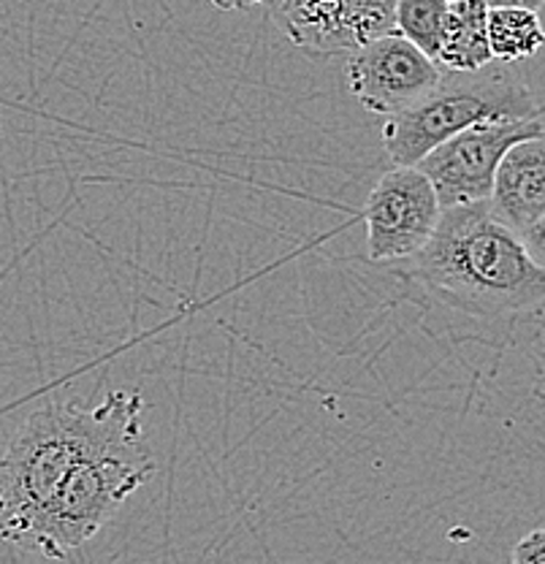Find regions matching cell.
<instances>
[{"label": "cell", "mask_w": 545, "mask_h": 564, "mask_svg": "<svg viewBox=\"0 0 545 564\" xmlns=\"http://www.w3.org/2000/svg\"><path fill=\"white\" fill-rule=\"evenodd\" d=\"M413 272L435 302L480 323L510 326L545 302V269L489 202L443 209Z\"/></svg>", "instance_id": "6da1fadb"}, {"label": "cell", "mask_w": 545, "mask_h": 564, "mask_svg": "<svg viewBox=\"0 0 545 564\" xmlns=\"http://www.w3.org/2000/svg\"><path fill=\"white\" fill-rule=\"evenodd\" d=\"M142 415L137 391H111L98 408L52 402L28 415L0 456V540L22 549L74 464Z\"/></svg>", "instance_id": "7a4b0ae2"}, {"label": "cell", "mask_w": 545, "mask_h": 564, "mask_svg": "<svg viewBox=\"0 0 545 564\" xmlns=\"http://www.w3.org/2000/svg\"><path fill=\"white\" fill-rule=\"evenodd\" d=\"M152 473L155 462L144 445L142 419L128 421L74 464L22 549L46 560H66L115 519Z\"/></svg>", "instance_id": "3957f363"}, {"label": "cell", "mask_w": 545, "mask_h": 564, "mask_svg": "<svg viewBox=\"0 0 545 564\" xmlns=\"http://www.w3.org/2000/svg\"><path fill=\"white\" fill-rule=\"evenodd\" d=\"M537 111L530 87L505 70L456 74L443 68V79L424 101L385 120L383 147L394 166H418L435 147L467 128L537 120Z\"/></svg>", "instance_id": "277c9868"}, {"label": "cell", "mask_w": 545, "mask_h": 564, "mask_svg": "<svg viewBox=\"0 0 545 564\" xmlns=\"http://www.w3.org/2000/svg\"><path fill=\"white\" fill-rule=\"evenodd\" d=\"M537 137H545L541 120L475 126L435 147L415 169L435 187L439 209L489 202L505 152L519 141Z\"/></svg>", "instance_id": "5b68a950"}, {"label": "cell", "mask_w": 545, "mask_h": 564, "mask_svg": "<svg viewBox=\"0 0 545 564\" xmlns=\"http://www.w3.org/2000/svg\"><path fill=\"white\" fill-rule=\"evenodd\" d=\"M443 209L424 174L415 166H394L374 182L363 204L369 261H404L424 250Z\"/></svg>", "instance_id": "8992f818"}, {"label": "cell", "mask_w": 545, "mask_h": 564, "mask_svg": "<svg viewBox=\"0 0 545 564\" xmlns=\"http://www.w3.org/2000/svg\"><path fill=\"white\" fill-rule=\"evenodd\" d=\"M439 79H443L439 63L400 33L380 35L350 52V93L372 115L396 117L413 109L435 90Z\"/></svg>", "instance_id": "52a82bcc"}, {"label": "cell", "mask_w": 545, "mask_h": 564, "mask_svg": "<svg viewBox=\"0 0 545 564\" xmlns=\"http://www.w3.org/2000/svg\"><path fill=\"white\" fill-rule=\"evenodd\" d=\"M396 0H272L274 20L309 55H342L394 31Z\"/></svg>", "instance_id": "ba28073f"}, {"label": "cell", "mask_w": 545, "mask_h": 564, "mask_svg": "<svg viewBox=\"0 0 545 564\" xmlns=\"http://www.w3.org/2000/svg\"><path fill=\"white\" fill-rule=\"evenodd\" d=\"M489 209L513 234H524L545 215V137L510 147L497 169Z\"/></svg>", "instance_id": "9c48e42d"}, {"label": "cell", "mask_w": 545, "mask_h": 564, "mask_svg": "<svg viewBox=\"0 0 545 564\" xmlns=\"http://www.w3.org/2000/svg\"><path fill=\"white\" fill-rule=\"evenodd\" d=\"M437 63L456 74H478L494 63L489 50V6L483 0L450 3Z\"/></svg>", "instance_id": "30bf717a"}, {"label": "cell", "mask_w": 545, "mask_h": 564, "mask_svg": "<svg viewBox=\"0 0 545 564\" xmlns=\"http://www.w3.org/2000/svg\"><path fill=\"white\" fill-rule=\"evenodd\" d=\"M543 46L545 28L537 11L489 9V50L494 61H530Z\"/></svg>", "instance_id": "8fae6325"}, {"label": "cell", "mask_w": 545, "mask_h": 564, "mask_svg": "<svg viewBox=\"0 0 545 564\" xmlns=\"http://www.w3.org/2000/svg\"><path fill=\"white\" fill-rule=\"evenodd\" d=\"M450 3L445 0H396L394 31L437 61Z\"/></svg>", "instance_id": "7c38bea8"}, {"label": "cell", "mask_w": 545, "mask_h": 564, "mask_svg": "<svg viewBox=\"0 0 545 564\" xmlns=\"http://www.w3.org/2000/svg\"><path fill=\"white\" fill-rule=\"evenodd\" d=\"M510 564H545V529H532L513 545Z\"/></svg>", "instance_id": "4fadbf2b"}, {"label": "cell", "mask_w": 545, "mask_h": 564, "mask_svg": "<svg viewBox=\"0 0 545 564\" xmlns=\"http://www.w3.org/2000/svg\"><path fill=\"white\" fill-rule=\"evenodd\" d=\"M521 242H524L526 252L532 256V261H535L541 269H545V215L530 228V231L521 234Z\"/></svg>", "instance_id": "5bb4252c"}, {"label": "cell", "mask_w": 545, "mask_h": 564, "mask_svg": "<svg viewBox=\"0 0 545 564\" xmlns=\"http://www.w3.org/2000/svg\"><path fill=\"white\" fill-rule=\"evenodd\" d=\"M489 9H526V11H541L545 0H483Z\"/></svg>", "instance_id": "9a60e30c"}, {"label": "cell", "mask_w": 545, "mask_h": 564, "mask_svg": "<svg viewBox=\"0 0 545 564\" xmlns=\"http://www.w3.org/2000/svg\"><path fill=\"white\" fill-rule=\"evenodd\" d=\"M209 3L220 11H244V9H253V6H261V3H272V0H209Z\"/></svg>", "instance_id": "2e32d148"}, {"label": "cell", "mask_w": 545, "mask_h": 564, "mask_svg": "<svg viewBox=\"0 0 545 564\" xmlns=\"http://www.w3.org/2000/svg\"><path fill=\"white\" fill-rule=\"evenodd\" d=\"M445 3H461V0H445Z\"/></svg>", "instance_id": "e0dca14e"}]
</instances>
